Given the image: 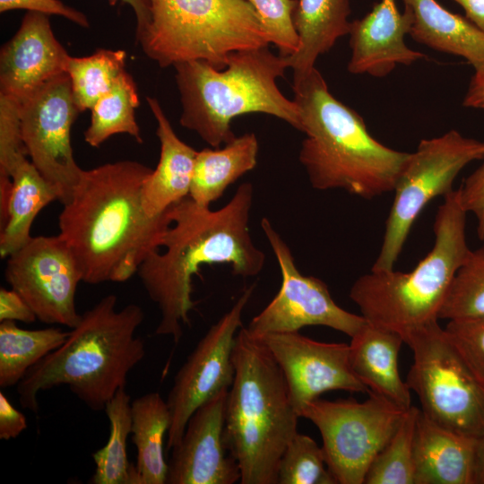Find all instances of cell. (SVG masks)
Wrapping results in <instances>:
<instances>
[{"mask_svg":"<svg viewBox=\"0 0 484 484\" xmlns=\"http://www.w3.org/2000/svg\"><path fill=\"white\" fill-rule=\"evenodd\" d=\"M253 196V186L246 182L220 209L200 206L189 196L171 207L172 223L161 241L164 249L151 252L136 272L160 312L157 335L179 342L196 304L193 278L202 266L229 264L234 275L243 278L263 271L265 255L255 245L249 229Z\"/></svg>","mask_w":484,"mask_h":484,"instance_id":"1","label":"cell"},{"mask_svg":"<svg viewBox=\"0 0 484 484\" xmlns=\"http://www.w3.org/2000/svg\"><path fill=\"white\" fill-rule=\"evenodd\" d=\"M151 171L135 160L83 169L58 217V235L70 248L83 282H124L151 252L161 247L172 223V206L155 217L144 212L142 191Z\"/></svg>","mask_w":484,"mask_h":484,"instance_id":"2","label":"cell"},{"mask_svg":"<svg viewBox=\"0 0 484 484\" xmlns=\"http://www.w3.org/2000/svg\"><path fill=\"white\" fill-rule=\"evenodd\" d=\"M292 88L306 134L298 160L311 186L367 200L393 192L410 152L375 139L362 117L330 92L315 67L293 74Z\"/></svg>","mask_w":484,"mask_h":484,"instance_id":"3","label":"cell"},{"mask_svg":"<svg viewBox=\"0 0 484 484\" xmlns=\"http://www.w3.org/2000/svg\"><path fill=\"white\" fill-rule=\"evenodd\" d=\"M108 294L81 315L66 341L30 367L16 385L22 408L37 413L41 391L67 385L92 411H102L121 389L129 372L145 356L144 342L135 336L144 319L143 308L128 304L116 309Z\"/></svg>","mask_w":484,"mask_h":484,"instance_id":"4","label":"cell"},{"mask_svg":"<svg viewBox=\"0 0 484 484\" xmlns=\"http://www.w3.org/2000/svg\"><path fill=\"white\" fill-rule=\"evenodd\" d=\"M224 440L241 484H277L281 457L299 418L284 375L268 348L242 326L236 336Z\"/></svg>","mask_w":484,"mask_h":484,"instance_id":"5","label":"cell"},{"mask_svg":"<svg viewBox=\"0 0 484 484\" xmlns=\"http://www.w3.org/2000/svg\"><path fill=\"white\" fill-rule=\"evenodd\" d=\"M173 66L182 105L179 122L212 148L236 136L231 121L245 114L273 116L301 131L298 105L277 86L290 68L289 56L263 47L231 53L224 69L203 60Z\"/></svg>","mask_w":484,"mask_h":484,"instance_id":"6","label":"cell"},{"mask_svg":"<svg viewBox=\"0 0 484 484\" xmlns=\"http://www.w3.org/2000/svg\"><path fill=\"white\" fill-rule=\"evenodd\" d=\"M466 215L458 190L444 196L433 225L434 245L414 269L370 271L350 290L361 315L374 325L399 333L438 321L452 280L471 248Z\"/></svg>","mask_w":484,"mask_h":484,"instance_id":"7","label":"cell"},{"mask_svg":"<svg viewBox=\"0 0 484 484\" xmlns=\"http://www.w3.org/2000/svg\"><path fill=\"white\" fill-rule=\"evenodd\" d=\"M151 23L138 40L164 68L203 60L224 69L229 56L268 47L269 39L246 0H150Z\"/></svg>","mask_w":484,"mask_h":484,"instance_id":"8","label":"cell"},{"mask_svg":"<svg viewBox=\"0 0 484 484\" xmlns=\"http://www.w3.org/2000/svg\"><path fill=\"white\" fill-rule=\"evenodd\" d=\"M413 355L406 384L420 411L435 423L479 438L484 435V382L470 367L438 321L403 337Z\"/></svg>","mask_w":484,"mask_h":484,"instance_id":"9","label":"cell"},{"mask_svg":"<svg viewBox=\"0 0 484 484\" xmlns=\"http://www.w3.org/2000/svg\"><path fill=\"white\" fill-rule=\"evenodd\" d=\"M484 159V142L458 131L419 142L396 182L385 222L382 246L372 271L393 270L412 225L427 204L453 189L457 175L468 164Z\"/></svg>","mask_w":484,"mask_h":484,"instance_id":"10","label":"cell"},{"mask_svg":"<svg viewBox=\"0 0 484 484\" xmlns=\"http://www.w3.org/2000/svg\"><path fill=\"white\" fill-rule=\"evenodd\" d=\"M368 393L361 402L317 398L299 412L319 430L325 462L337 484H364L372 462L406 411L376 393Z\"/></svg>","mask_w":484,"mask_h":484,"instance_id":"11","label":"cell"},{"mask_svg":"<svg viewBox=\"0 0 484 484\" xmlns=\"http://www.w3.org/2000/svg\"><path fill=\"white\" fill-rule=\"evenodd\" d=\"M261 228L279 264L281 284L272 301L251 320L246 327L249 333L259 338L323 325L354 336L366 319L338 306L322 280L298 271L290 248L267 218L261 220Z\"/></svg>","mask_w":484,"mask_h":484,"instance_id":"12","label":"cell"},{"mask_svg":"<svg viewBox=\"0 0 484 484\" xmlns=\"http://www.w3.org/2000/svg\"><path fill=\"white\" fill-rule=\"evenodd\" d=\"M78 113L69 75L48 82L21 102V131L30 160L66 203L83 169L73 157L71 128Z\"/></svg>","mask_w":484,"mask_h":484,"instance_id":"13","label":"cell"},{"mask_svg":"<svg viewBox=\"0 0 484 484\" xmlns=\"http://www.w3.org/2000/svg\"><path fill=\"white\" fill-rule=\"evenodd\" d=\"M4 277L45 324L75 327V296L82 281L77 263L59 236L32 237L7 257Z\"/></svg>","mask_w":484,"mask_h":484,"instance_id":"14","label":"cell"},{"mask_svg":"<svg viewBox=\"0 0 484 484\" xmlns=\"http://www.w3.org/2000/svg\"><path fill=\"white\" fill-rule=\"evenodd\" d=\"M254 290L255 284L247 287L210 327L175 376L167 398L171 413L167 450L178 445L188 419L200 405L230 388L235 374L232 355L236 336Z\"/></svg>","mask_w":484,"mask_h":484,"instance_id":"15","label":"cell"},{"mask_svg":"<svg viewBox=\"0 0 484 484\" xmlns=\"http://www.w3.org/2000/svg\"><path fill=\"white\" fill-rule=\"evenodd\" d=\"M257 339L280 366L298 416L307 402L327 391L369 392L350 367L347 343L318 341L299 332L267 333Z\"/></svg>","mask_w":484,"mask_h":484,"instance_id":"16","label":"cell"},{"mask_svg":"<svg viewBox=\"0 0 484 484\" xmlns=\"http://www.w3.org/2000/svg\"><path fill=\"white\" fill-rule=\"evenodd\" d=\"M222 390L200 405L174 446L169 464V484H233L240 480L237 461L224 440L227 400Z\"/></svg>","mask_w":484,"mask_h":484,"instance_id":"17","label":"cell"},{"mask_svg":"<svg viewBox=\"0 0 484 484\" xmlns=\"http://www.w3.org/2000/svg\"><path fill=\"white\" fill-rule=\"evenodd\" d=\"M69 56L55 37L48 15L27 12L14 36L0 51V94L22 102L66 73Z\"/></svg>","mask_w":484,"mask_h":484,"instance_id":"18","label":"cell"},{"mask_svg":"<svg viewBox=\"0 0 484 484\" xmlns=\"http://www.w3.org/2000/svg\"><path fill=\"white\" fill-rule=\"evenodd\" d=\"M412 21L409 8L404 7L401 13L395 0H381L364 17L351 22L348 71L385 77L397 65H409L425 57L405 44L404 37L410 33Z\"/></svg>","mask_w":484,"mask_h":484,"instance_id":"19","label":"cell"},{"mask_svg":"<svg viewBox=\"0 0 484 484\" xmlns=\"http://www.w3.org/2000/svg\"><path fill=\"white\" fill-rule=\"evenodd\" d=\"M477 439L444 428L419 411L414 441L415 484H475Z\"/></svg>","mask_w":484,"mask_h":484,"instance_id":"20","label":"cell"},{"mask_svg":"<svg viewBox=\"0 0 484 484\" xmlns=\"http://www.w3.org/2000/svg\"><path fill=\"white\" fill-rule=\"evenodd\" d=\"M146 101L157 121L160 159L143 184L142 203L155 217L189 195L197 151L176 134L155 98L146 97Z\"/></svg>","mask_w":484,"mask_h":484,"instance_id":"21","label":"cell"},{"mask_svg":"<svg viewBox=\"0 0 484 484\" xmlns=\"http://www.w3.org/2000/svg\"><path fill=\"white\" fill-rule=\"evenodd\" d=\"M350 339L349 360L355 376L370 392L402 409L410 408L411 391L398 367L402 336L367 322Z\"/></svg>","mask_w":484,"mask_h":484,"instance_id":"22","label":"cell"},{"mask_svg":"<svg viewBox=\"0 0 484 484\" xmlns=\"http://www.w3.org/2000/svg\"><path fill=\"white\" fill-rule=\"evenodd\" d=\"M412 13L411 38L435 50L462 56L484 77V31L436 0H402Z\"/></svg>","mask_w":484,"mask_h":484,"instance_id":"23","label":"cell"},{"mask_svg":"<svg viewBox=\"0 0 484 484\" xmlns=\"http://www.w3.org/2000/svg\"><path fill=\"white\" fill-rule=\"evenodd\" d=\"M294 26L299 46L289 56L293 74L313 69L319 56L328 52L342 36L349 34V0H295Z\"/></svg>","mask_w":484,"mask_h":484,"instance_id":"24","label":"cell"},{"mask_svg":"<svg viewBox=\"0 0 484 484\" xmlns=\"http://www.w3.org/2000/svg\"><path fill=\"white\" fill-rule=\"evenodd\" d=\"M258 150L255 134L246 133L222 148L197 151L188 196L198 205L210 207L232 183L256 166Z\"/></svg>","mask_w":484,"mask_h":484,"instance_id":"25","label":"cell"},{"mask_svg":"<svg viewBox=\"0 0 484 484\" xmlns=\"http://www.w3.org/2000/svg\"><path fill=\"white\" fill-rule=\"evenodd\" d=\"M12 186L4 213L0 217V255L6 258L31 238L30 229L39 212L58 200L57 191L29 159L11 174Z\"/></svg>","mask_w":484,"mask_h":484,"instance_id":"26","label":"cell"},{"mask_svg":"<svg viewBox=\"0 0 484 484\" xmlns=\"http://www.w3.org/2000/svg\"><path fill=\"white\" fill-rule=\"evenodd\" d=\"M170 425V410L159 393H148L131 402V438L136 448L140 484L167 483L169 464L163 445Z\"/></svg>","mask_w":484,"mask_h":484,"instance_id":"27","label":"cell"},{"mask_svg":"<svg viewBox=\"0 0 484 484\" xmlns=\"http://www.w3.org/2000/svg\"><path fill=\"white\" fill-rule=\"evenodd\" d=\"M70 331L60 327L28 330L0 322V387L16 386L28 370L59 348Z\"/></svg>","mask_w":484,"mask_h":484,"instance_id":"28","label":"cell"},{"mask_svg":"<svg viewBox=\"0 0 484 484\" xmlns=\"http://www.w3.org/2000/svg\"><path fill=\"white\" fill-rule=\"evenodd\" d=\"M109 421L106 445L92 454L95 471L91 484H140L135 464L127 455V438L131 434V397L119 390L104 409Z\"/></svg>","mask_w":484,"mask_h":484,"instance_id":"29","label":"cell"},{"mask_svg":"<svg viewBox=\"0 0 484 484\" xmlns=\"http://www.w3.org/2000/svg\"><path fill=\"white\" fill-rule=\"evenodd\" d=\"M138 106L135 82L125 71L91 108V123L84 132V141L92 147H99L110 136L126 134L142 143L143 137L135 120Z\"/></svg>","mask_w":484,"mask_h":484,"instance_id":"30","label":"cell"},{"mask_svg":"<svg viewBox=\"0 0 484 484\" xmlns=\"http://www.w3.org/2000/svg\"><path fill=\"white\" fill-rule=\"evenodd\" d=\"M124 50L99 48L89 56H69L66 73L71 81L73 100L79 112L91 109L125 72Z\"/></svg>","mask_w":484,"mask_h":484,"instance_id":"31","label":"cell"},{"mask_svg":"<svg viewBox=\"0 0 484 484\" xmlns=\"http://www.w3.org/2000/svg\"><path fill=\"white\" fill-rule=\"evenodd\" d=\"M419 409L411 406L372 462L364 484H415L414 441Z\"/></svg>","mask_w":484,"mask_h":484,"instance_id":"32","label":"cell"},{"mask_svg":"<svg viewBox=\"0 0 484 484\" xmlns=\"http://www.w3.org/2000/svg\"><path fill=\"white\" fill-rule=\"evenodd\" d=\"M484 315V244L469 252L456 271L439 319L459 320Z\"/></svg>","mask_w":484,"mask_h":484,"instance_id":"33","label":"cell"},{"mask_svg":"<svg viewBox=\"0 0 484 484\" xmlns=\"http://www.w3.org/2000/svg\"><path fill=\"white\" fill-rule=\"evenodd\" d=\"M277 484H337L323 448L310 436L297 433L279 463Z\"/></svg>","mask_w":484,"mask_h":484,"instance_id":"34","label":"cell"},{"mask_svg":"<svg viewBox=\"0 0 484 484\" xmlns=\"http://www.w3.org/2000/svg\"><path fill=\"white\" fill-rule=\"evenodd\" d=\"M21 103L0 94V205L5 206L12 186L11 174L28 153L21 131Z\"/></svg>","mask_w":484,"mask_h":484,"instance_id":"35","label":"cell"},{"mask_svg":"<svg viewBox=\"0 0 484 484\" xmlns=\"http://www.w3.org/2000/svg\"><path fill=\"white\" fill-rule=\"evenodd\" d=\"M255 9L269 42L280 55L290 56L299 46V39L293 22L295 0H246Z\"/></svg>","mask_w":484,"mask_h":484,"instance_id":"36","label":"cell"},{"mask_svg":"<svg viewBox=\"0 0 484 484\" xmlns=\"http://www.w3.org/2000/svg\"><path fill=\"white\" fill-rule=\"evenodd\" d=\"M445 330L470 367L484 382V315L449 320Z\"/></svg>","mask_w":484,"mask_h":484,"instance_id":"37","label":"cell"},{"mask_svg":"<svg viewBox=\"0 0 484 484\" xmlns=\"http://www.w3.org/2000/svg\"><path fill=\"white\" fill-rule=\"evenodd\" d=\"M26 10L27 12H39L48 15L55 14L88 28L90 22L84 13L65 4L60 0H0V12L13 10Z\"/></svg>","mask_w":484,"mask_h":484,"instance_id":"38","label":"cell"},{"mask_svg":"<svg viewBox=\"0 0 484 484\" xmlns=\"http://www.w3.org/2000/svg\"><path fill=\"white\" fill-rule=\"evenodd\" d=\"M459 194L465 212L475 216L478 237L484 241V162L463 181Z\"/></svg>","mask_w":484,"mask_h":484,"instance_id":"39","label":"cell"},{"mask_svg":"<svg viewBox=\"0 0 484 484\" xmlns=\"http://www.w3.org/2000/svg\"><path fill=\"white\" fill-rule=\"evenodd\" d=\"M36 319L35 313L18 292L1 287L0 322L8 320L30 324Z\"/></svg>","mask_w":484,"mask_h":484,"instance_id":"40","label":"cell"},{"mask_svg":"<svg viewBox=\"0 0 484 484\" xmlns=\"http://www.w3.org/2000/svg\"><path fill=\"white\" fill-rule=\"evenodd\" d=\"M27 427L25 415L0 392V439L7 441L16 438Z\"/></svg>","mask_w":484,"mask_h":484,"instance_id":"41","label":"cell"},{"mask_svg":"<svg viewBox=\"0 0 484 484\" xmlns=\"http://www.w3.org/2000/svg\"><path fill=\"white\" fill-rule=\"evenodd\" d=\"M111 5L117 2L128 4L134 11L136 18V40L138 41L148 29L151 19L150 0H108Z\"/></svg>","mask_w":484,"mask_h":484,"instance_id":"42","label":"cell"},{"mask_svg":"<svg viewBox=\"0 0 484 484\" xmlns=\"http://www.w3.org/2000/svg\"><path fill=\"white\" fill-rule=\"evenodd\" d=\"M465 11L467 19L484 31V0H454Z\"/></svg>","mask_w":484,"mask_h":484,"instance_id":"43","label":"cell"},{"mask_svg":"<svg viewBox=\"0 0 484 484\" xmlns=\"http://www.w3.org/2000/svg\"><path fill=\"white\" fill-rule=\"evenodd\" d=\"M463 105L467 108L484 110V77L480 79L472 77L464 97Z\"/></svg>","mask_w":484,"mask_h":484,"instance_id":"44","label":"cell"},{"mask_svg":"<svg viewBox=\"0 0 484 484\" xmlns=\"http://www.w3.org/2000/svg\"><path fill=\"white\" fill-rule=\"evenodd\" d=\"M475 484H484V435L476 444Z\"/></svg>","mask_w":484,"mask_h":484,"instance_id":"45","label":"cell"}]
</instances>
